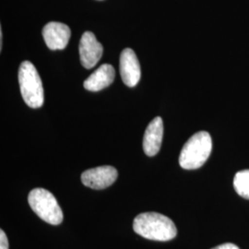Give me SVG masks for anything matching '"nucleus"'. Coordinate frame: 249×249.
Wrapping results in <instances>:
<instances>
[{
  "label": "nucleus",
  "instance_id": "3",
  "mask_svg": "<svg viewBox=\"0 0 249 249\" xmlns=\"http://www.w3.org/2000/svg\"><path fill=\"white\" fill-rule=\"evenodd\" d=\"M20 93L28 107L39 108L44 105V88L36 67L30 61H23L18 70Z\"/></svg>",
  "mask_w": 249,
  "mask_h": 249
},
{
  "label": "nucleus",
  "instance_id": "13",
  "mask_svg": "<svg viewBox=\"0 0 249 249\" xmlns=\"http://www.w3.org/2000/svg\"><path fill=\"white\" fill-rule=\"evenodd\" d=\"M212 249H240L237 246L231 244V243H226V244H223V245H220L216 248H213Z\"/></svg>",
  "mask_w": 249,
  "mask_h": 249
},
{
  "label": "nucleus",
  "instance_id": "7",
  "mask_svg": "<svg viewBox=\"0 0 249 249\" xmlns=\"http://www.w3.org/2000/svg\"><path fill=\"white\" fill-rule=\"evenodd\" d=\"M71 36L70 27L61 22L52 21L43 29L45 45L51 50H63L69 44Z\"/></svg>",
  "mask_w": 249,
  "mask_h": 249
},
{
  "label": "nucleus",
  "instance_id": "11",
  "mask_svg": "<svg viewBox=\"0 0 249 249\" xmlns=\"http://www.w3.org/2000/svg\"><path fill=\"white\" fill-rule=\"evenodd\" d=\"M233 187L239 196L249 199V170L236 173L233 179Z\"/></svg>",
  "mask_w": 249,
  "mask_h": 249
},
{
  "label": "nucleus",
  "instance_id": "8",
  "mask_svg": "<svg viewBox=\"0 0 249 249\" xmlns=\"http://www.w3.org/2000/svg\"><path fill=\"white\" fill-rule=\"evenodd\" d=\"M120 75L127 87H135L141 80V65L130 48H125L120 55Z\"/></svg>",
  "mask_w": 249,
  "mask_h": 249
},
{
  "label": "nucleus",
  "instance_id": "10",
  "mask_svg": "<svg viewBox=\"0 0 249 249\" xmlns=\"http://www.w3.org/2000/svg\"><path fill=\"white\" fill-rule=\"evenodd\" d=\"M116 72L113 66L109 64L102 65L89 78L84 81V88L89 91H99L110 86L115 80Z\"/></svg>",
  "mask_w": 249,
  "mask_h": 249
},
{
  "label": "nucleus",
  "instance_id": "2",
  "mask_svg": "<svg viewBox=\"0 0 249 249\" xmlns=\"http://www.w3.org/2000/svg\"><path fill=\"white\" fill-rule=\"evenodd\" d=\"M212 150L211 135L207 131H199L194 134L184 145L180 152L179 164L183 169H197L209 159Z\"/></svg>",
  "mask_w": 249,
  "mask_h": 249
},
{
  "label": "nucleus",
  "instance_id": "6",
  "mask_svg": "<svg viewBox=\"0 0 249 249\" xmlns=\"http://www.w3.org/2000/svg\"><path fill=\"white\" fill-rule=\"evenodd\" d=\"M79 51L81 65L85 69L89 70L101 59L104 48L92 33L85 32L80 38Z\"/></svg>",
  "mask_w": 249,
  "mask_h": 249
},
{
  "label": "nucleus",
  "instance_id": "12",
  "mask_svg": "<svg viewBox=\"0 0 249 249\" xmlns=\"http://www.w3.org/2000/svg\"><path fill=\"white\" fill-rule=\"evenodd\" d=\"M0 249H9V240L3 230L0 231Z\"/></svg>",
  "mask_w": 249,
  "mask_h": 249
},
{
  "label": "nucleus",
  "instance_id": "5",
  "mask_svg": "<svg viewBox=\"0 0 249 249\" xmlns=\"http://www.w3.org/2000/svg\"><path fill=\"white\" fill-rule=\"evenodd\" d=\"M117 176L118 173L115 167L110 165L99 166L83 172L81 182L84 186L92 189H105L116 182Z\"/></svg>",
  "mask_w": 249,
  "mask_h": 249
},
{
  "label": "nucleus",
  "instance_id": "4",
  "mask_svg": "<svg viewBox=\"0 0 249 249\" xmlns=\"http://www.w3.org/2000/svg\"><path fill=\"white\" fill-rule=\"evenodd\" d=\"M28 202L34 213L43 221L52 225L62 223L63 212L51 192L44 188H35L28 196Z\"/></svg>",
  "mask_w": 249,
  "mask_h": 249
},
{
  "label": "nucleus",
  "instance_id": "1",
  "mask_svg": "<svg viewBox=\"0 0 249 249\" xmlns=\"http://www.w3.org/2000/svg\"><path fill=\"white\" fill-rule=\"evenodd\" d=\"M137 234L154 241H169L177 236L178 230L174 222L158 213H144L138 215L133 222Z\"/></svg>",
  "mask_w": 249,
  "mask_h": 249
},
{
  "label": "nucleus",
  "instance_id": "14",
  "mask_svg": "<svg viewBox=\"0 0 249 249\" xmlns=\"http://www.w3.org/2000/svg\"><path fill=\"white\" fill-rule=\"evenodd\" d=\"M3 34H2V30L0 28V50L2 49V44H3Z\"/></svg>",
  "mask_w": 249,
  "mask_h": 249
},
{
  "label": "nucleus",
  "instance_id": "9",
  "mask_svg": "<svg viewBox=\"0 0 249 249\" xmlns=\"http://www.w3.org/2000/svg\"><path fill=\"white\" fill-rule=\"evenodd\" d=\"M163 136V123L160 116L155 117L146 128L143 138V150L148 156H155L160 149Z\"/></svg>",
  "mask_w": 249,
  "mask_h": 249
}]
</instances>
